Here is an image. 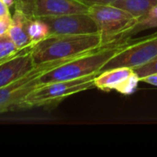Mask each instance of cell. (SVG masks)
<instances>
[{"instance_id":"6da1fadb","label":"cell","mask_w":157,"mask_h":157,"mask_svg":"<svg viewBox=\"0 0 157 157\" xmlns=\"http://www.w3.org/2000/svg\"><path fill=\"white\" fill-rule=\"evenodd\" d=\"M130 39L117 40L81 53L43 74L40 77L39 82L42 85L58 81L74 80L99 74L106 63L127 44Z\"/></svg>"},{"instance_id":"7a4b0ae2","label":"cell","mask_w":157,"mask_h":157,"mask_svg":"<svg viewBox=\"0 0 157 157\" xmlns=\"http://www.w3.org/2000/svg\"><path fill=\"white\" fill-rule=\"evenodd\" d=\"M107 43L100 33L48 36L30 47L35 64L63 60L101 47Z\"/></svg>"},{"instance_id":"3957f363","label":"cell","mask_w":157,"mask_h":157,"mask_svg":"<svg viewBox=\"0 0 157 157\" xmlns=\"http://www.w3.org/2000/svg\"><path fill=\"white\" fill-rule=\"evenodd\" d=\"M98 75L40 85L26 97L21 105V109L55 106L72 95L95 87L94 80Z\"/></svg>"},{"instance_id":"277c9868","label":"cell","mask_w":157,"mask_h":157,"mask_svg":"<svg viewBox=\"0 0 157 157\" xmlns=\"http://www.w3.org/2000/svg\"><path fill=\"white\" fill-rule=\"evenodd\" d=\"M77 56V55H76ZM74 58V57H72ZM63 59L46 62L35 64L25 75L13 81L12 83L0 88V114L8 111L21 109V105L26 97L38 86L39 79L46 72L59 66L66 61L72 59Z\"/></svg>"},{"instance_id":"5b68a950","label":"cell","mask_w":157,"mask_h":157,"mask_svg":"<svg viewBox=\"0 0 157 157\" xmlns=\"http://www.w3.org/2000/svg\"><path fill=\"white\" fill-rule=\"evenodd\" d=\"M88 14L95 20L99 33L106 42L121 40L138 18L125 10L113 5H93L88 8Z\"/></svg>"},{"instance_id":"8992f818","label":"cell","mask_w":157,"mask_h":157,"mask_svg":"<svg viewBox=\"0 0 157 157\" xmlns=\"http://www.w3.org/2000/svg\"><path fill=\"white\" fill-rule=\"evenodd\" d=\"M157 56V31L138 40L130 39L127 44L102 68L101 72L120 66L136 68Z\"/></svg>"},{"instance_id":"52a82bcc","label":"cell","mask_w":157,"mask_h":157,"mask_svg":"<svg viewBox=\"0 0 157 157\" xmlns=\"http://www.w3.org/2000/svg\"><path fill=\"white\" fill-rule=\"evenodd\" d=\"M140 77L133 68L120 66L100 72L94 80L95 87L101 91L110 92L115 90L128 96L134 93L138 87Z\"/></svg>"},{"instance_id":"ba28073f","label":"cell","mask_w":157,"mask_h":157,"mask_svg":"<svg viewBox=\"0 0 157 157\" xmlns=\"http://www.w3.org/2000/svg\"><path fill=\"white\" fill-rule=\"evenodd\" d=\"M41 19H43L49 27V36L99 33L95 20L88 12L43 17Z\"/></svg>"},{"instance_id":"9c48e42d","label":"cell","mask_w":157,"mask_h":157,"mask_svg":"<svg viewBox=\"0 0 157 157\" xmlns=\"http://www.w3.org/2000/svg\"><path fill=\"white\" fill-rule=\"evenodd\" d=\"M89 6L78 0H34L32 17L43 18L88 12Z\"/></svg>"},{"instance_id":"30bf717a","label":"cell","mask_w":157,"mask_h":157,"mask_svg":"<svg viewBox=\"0 0 157 157\" xmlns=\"http://www.w3.org/2000/svg\"><path fill=\"white\" fill-rule=\"evenodd\" d=\"M34 65L30 47L20 51L12 58L0 63V88L25 75Z\"/></svg>"},{"instance_id":"8fae6325","label":"cell","mask_w":157,"mask_h":157,"mask_svg":"<svg viewBox=\"0 0 157 157\" xmlns=\"http://www.w3.org/2000/svg\"><path fill=\"white\" fill-rule=\"evenodd\" d=\"M31 18L33 17L17 8H15L11 17V25L6 33L19 50L33 46L29 35V25Z\"/></svg>"},{"instance_id":"7c38bea8","label":"cell","mask_w":157,"mask_h":157,"mask_svg":"<svg viewBox=\"0 0 157 157\" xmlns=\"http://www.w3.org/2000/svg\"><path fill=\"white\" fill-rule=\"evenodd\" d=\"M111 5L121 8L132 17L139 18L152 7L157 6V0H117Z\"/></svg>"},{"instance_id":"4fadbf2b","label":"cell","mask_w":157,"mask_h":157,"mask_svg":"<svg viewBox=\"0 0 157 157\" xmlns=\"http://www.w3.org/2000/svg\"><path fill=\"white\" fill-rule=\"evenodd\" d=\"M154 28H157V6L152 7L147 13L140 17L135 24L121 37V40L132 38L141 31Z\"/></svg>"},{"instance_id":"5bb4252c","label":"cell","mask_w":157,"mask_h":157,"mask_svg":"<svg viewBox=\"0 0 157 157\" xmlns=\"http://www.w3.org/2000/svg\"><path fill=\"white\" fill-rule=\"evenodd\" d=\"M29 35L32 45H35L50 35L49 27L43 19L33 17L29 25Z\"/></svg>"},{"instance_id":"9a60e30c","label":"cell","mask_w":157,"mask_h":157,"mask_svg":"<svg viewBox=\"0 0 157 157\" xmlns=\"http://www.w3.org/2000/svg\"><path fill=\"white\" fill-rule=\"evenodd\" d=\"M20 51L7 33L0 35V63L12 58Z\"/></svg>"},{"instance_id":"2e32d148","label":"cell","mask_w":157,"mask_h":157,"mask_svg":"<svg viewBox=\"0 0 157 157\" xmlns=\"http://www.w3.org/2000/svg\"><path fill=\"white\" fill-rule=\"evenodd\" d=\"M135 73L138 75V76L141 78L149 75H153V74H156L157 73V56L155 58H154L153 60H151L150 62H148L145 64H143L141 66H138L136 68H133Z\"/></svg>"},{"instance_id":"e0dca14e","label":"cell","mask_w":157,"mask_h":157,"mask_svg":"<svg viewBox=\"0 0 157 157\" xmlns=\"http://www.w3.org/2000/svg\"><path fill=\"white\" fill-rule=\"evenodd\" d=\"M34 0H16L15 8H17L29 17H32V9H33Z\"/></svg>"},{"instance_id":"ac0fdd59","label":"cell","mask_w":157,"mask_h":157,"mask_svg":"<svg viewBox=\"0 0 157 157\" xmlns=\"http://www.w3.org/2000/svg\"><path fill=\"white\" fill-rule=\"evenodd\" d=\"M11 17H0V35L6 34L11 25Z\"/></svg>"},{"instance_id":"d6986e66","label":"cell","mask_w":157,"mask_h":157,"mask_svg":"<svg viewBox=\"0 0 157 157\" xmlns=\"http://www.w3.org/2000/svg\"><path fill=\"white\" fill-rule=\"evenodd\" d=\"M88 6H93V5H111L117 0H78Z\"/></svg>"},{"instance_id":"ffe728a7","label":"cell","mask_w":157,"mask_h":157,"mask_svg":"<svg viewBox=\"0 0 157 157\" xmlns=\"http://www.w3.org/2000/svg\"><path fill=\"white\" fill-rule=\"evenodd\" d=\"M141 82H144V83H146V84L157 86V73L156 74L146 75V76L141 78Z\"/></svg>"},{"instance_id":"44dd1931","label":"cell","mask_w":157,"mask_h":157,"mask_svg":"<svg viewBox=\"0 0 157 157\" xmlns=\"http://www.w3.org/2000/svg\"><path fill=\"white\" fill-rule=\"evenodd\" d=\"M9 7L0 0V17H10Z\"/></svg>"},{"instance_id":"7402d4cb","label":"cell","mask_w":157,"mask_h":157,"mask_svg":"<svg viewBox=\"0 0 157 157\" xmlns=\"http://www.w3.org/2000/svg\"><path fill=\"white\" fill-rule=\"evenodd\" d=\"M3 3H5L9 8L11 7V6H15V4H16V0H1Z\"/></svg>"}]
</instances>
